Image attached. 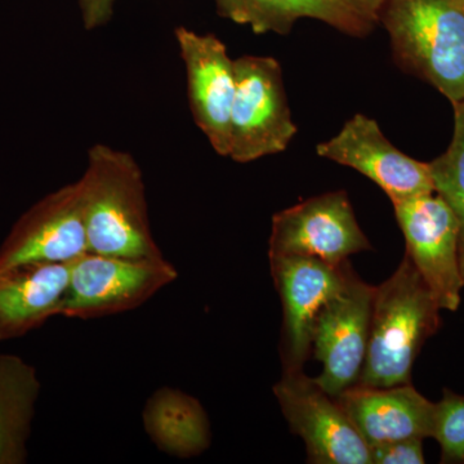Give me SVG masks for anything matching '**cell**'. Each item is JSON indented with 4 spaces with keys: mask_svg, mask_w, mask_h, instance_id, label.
Wrapping results in <instances>:
<instances>
[{
    "mask_svg": "<svg viewBox=\"0 0 464 464\" xmlns=\"http://www.w3.org/2000/svg\"><path fill=\"white\" fill-rule=\"evenodd\" d=\"M81 185L90 252L132 259L163 258L150 226L141 167L130 152L96 143Z\"/></svg>",
    "mask_w": 464,
    "mask_h": 464,
    "instance_id": "1",
    "label": "cell"
},
{
    "mask_svg": "<svg viewBox=\"0 0 464 464\" xmlns=\"http://www.w3.org/2000/svg\"><path fill=\"white\" fill-rule=\"evenodd\" d=\"M440 310L432 290L405 255L395 273L374 286L368 350L357 384L411 383L415 359L438 332Z\"/></svg>",
    "mask_w": 464,
    "mask_h": 464,
    "instance_id": "2",
    "label": "cell"
},
{
    "mask_svg": "<svg viewBox=\"0 0 464 464\" xmlns=\"http://www.w3.org/2000/svg\"><path fill=\"white\" fill-rule=\"evenodd\" d=\"M380 21L402 69L464 100V0H386Z\"/></svg>",
    "mask_w": 464,
    "mask_h": 464,
    "instance_id": "3",
    "label": "cell"
},
{
    "mask_svg": "<svg viewBox=\"0 0 464 464\" xmlns=\"http://www.w3.org/2000/svg\"><path fill=\"white\" fill-rule=\"evenodd\" d=\"M228 158L246 164L288 149L297 133L282 66L274 57L246 54L235 60Z\"/></svg>",
    "mask_w": 464,
    "mask_h": 464,
    "instance_id": "4",
    "label": "cell"
},
{
    "mask_svg": "<svg viewBox=\"0 0 464 464\" xmlns=\"http://www.w3.org/2000/svg\"><path fill=\"white\" fill-rule=\"evenodd\" d=\"M179 277L166 257L132 259L88 252L70 266L60 316L91 320L128 313Z\"/></svg>",
    "mask_w": 464,
    "mask_h": 464,
    "instance_id": "5",
    "label": "cell"
},
{
    "mask_svg": "<svg viewBox=\"0 0 464 464\" xmlns=\"http://www.w3.org/2000/svg\"><path fill=\"white\" fill-rule=\"evenodd\" d=\"M290 431L314 464H372L371 451L337 400L304 371L284 372L274 386Z\"/></svg>",
    "mask_w": 464,
    "mask_h": 464,
    "instance_id": "6",
    "label": "cell"
},
{
    "mask_svg": "<svg viewBox=\"0 0 464 464\" xmlns=\"http://www.w3.org/2000/svg\"><path fill=\"white\" fill-rule=\"evenodd\" d=\"M406 253L432 290L441 310L457 311L464 286L459 262V224L436 192L392 204Z\"/></svg>",
    "mask_w": 464,
    "mask_h": 464,
    "instance_id": "7",
    "label": "cell"
},
{
    "mask_svg": "<svg viewBox=\"0 0 464 464\" xmlns=\"http://www.w3.org/2000/svg\"><path fill=\"white\" fill-rule=\"evenodd\" d=\"M371 249L343 190L326 192L277 212L268 240V257L307 256L333 265Z\"/></svg>",
    "mask_w": 464,
    "mask_h": 464,
    "instance_id": "8",
    "label": "cell"
},
{
    "mask_svg": "<svg viewBox=\"0 0 464 464\" xmlns=\"http://www.w3.org/2000/svg\"><path fill=\"white\" fill-rule=\"evenodd\" d=\"M271 275L283 304L280 355L284 372L304 371L313 348L314 323L353 274L350 262L333 265L307 256H275Z\"/></svg>",
    "mask_w": 464,
    "mask_h": 464,
    "instance_id": "9",
    "label": "cell"
},
{
    "mask_svg": "<svg viewBox=\"0 0 464 464\" xmlns=\"http://www.w3.org/2000/svg\"><path fill=\"white\" fill-rule=\"evenodd\" d=\"M374 286L355 273L344 288L317 314L313 348L323 364L317 383L333 398L359 383L364 368L371 328Z\"/></svg>",
    "mask_w": 464,
    "mask_h": 464,
    "instance_id": "10",
    "label": "cell"
},
{
    "mask_svg": "<svg viewBox=\"0 0 464 464\" xmlns=\"http://www.w3.org/2000/svg\"><path fill=\"white\" fill-rule=\"evenodd\" d=\"M90 252L79 181L27 209L0 246V271L30 262L72 264Z\"/></svg>",
    "mask_w": 464,
    "mask_h": 464,
    "instance_id": "11",
    "label": "cell"
},
{
    "mask_svg": "<svg viewBox=\"0 0 464 464\" xmlns=\"http://www.w3.org/2000/svg\"><path fill=\"white\" fill-rule=\"evenodd\" d=\"M319 157L364 174L392 204L435 192L429 163L415 160L392 145L374 119L356 114L340 133L316 146Z\"/></svg>",
    "mask_w": 464,
    "mask_h": 464,
    "instance_id": "12",
    "label": "cell"
},
{
    "mask_svg": "<svg viewBox=\"0 0 464 464\" xmlns=\"http://www.w3.org/2000/svg\"><path fill=\"white\" fill-rule=\"evenodd\" d=\"M174 36L185 65L192 118L217 154L228 158L231 109L237 90L235 60L213 34L179 26Z\"/></svg>",
    "mask_w": 464,
    "mask_h": 464,
    "instance_id": "13",
    "label": "cell"
},
{
    "mask_svg": "<svg viewBox=\"0 0 464 464\" xmlns=\"http://www.w3.org/2000/svg\"><path fill=\"white\" fill-rule=\"evenodd\" d=\"M335 400L369 448L398 440L432 439L436 404L411 383L392 387L356 384Z\"/></svg>",
    "mask_w": 464,
    "mask_h": 464,
    "instance_id": "14",
    "label": "cell"
},
{
    "mask_svg": "<svg viewBox=\"0 0 464 464\" xmlns=\"http://www.w3.org/2000/svg\"><path fill=\"white\" fill-rule=\"evenodd\" d=\"M70 266L30 262L0 271V342L24 337L60 316Z\"/></svg>",
    "mask_w": 464,
    "mask_h": 464,
    "instance_id": "15",
    "label": "cell"
},
{
    "mask_svg": "<svg viewBox=\"0 0 464 464\" xmlns=\"http://www.w3.org/2000/svg\"><path fill=\"white\" fill-rule=\"evenodd\" d=\"M221 16L239 25L249 26L256 34L288 35L301 18H313L351 36L373 32L371 18L341 0H215Z\"/></svg>",
    "mask_w": 464,
    "mask_h": 464,
    "instance_id": "16",
    "label": "cell"
},
{
    "mask_svg": "<svg viewBox=\"0 0 464 464\" xmlns=\"http://www.w3.org/2000/svg\"><path fill=\"white\" fill-rule=\"evenodd\" d=\"M142 424L152 444L179 459L207 451L212 430L204 406L194 396L173 387H160L145 402Z\"/></svg>",
    "mask_w": 464,
    "mask_h": 464,
    "instance_id": "17",
    "label": "cell"
},
{
    "mask_svg": "<svg viewBox=\"0 0 464 464\" xmlns=\"http://www.w3.org/2000/svg\"><path fill=\"white\" fill-rule=\"evenodd\" d=\"M42 383L23 357L0 353V464H24Z\"/></svg>",
    "mask_w": 464,
    "mask_h": 464,
    "instance_id": "18",
    "label": "cell"
},
{
    "mask_svg": "<svg viewBox=\"0 0 464 464\" xmlns=\"http://www.w3.org/2000/svg\"><path fill=\"white\" fill-rule=\"evenodd\" d=\"M454 106V132L444 154L430 164L433 188L459 224V262L464 279V100Z\"/></svg>",
    "mask_w": 464,
    "mask_h": 464,
    "instance_id": "19",
    "label": "cell"
},
{
    "mask_svg": "<svg viewBox=\"0 0 464 464\" xmlns=\"http://www.w3.org/2000/svg\"><path fill=\"white\" fill-rule=\"evenodd\" d=\"M432 439L441 448L442 463H464V396L444 390L436 402Z\"/></svg>",
    "mask_w": 464,
    "mask_h": 464,
    "instance_id": "20",
    "label": "cell"
},
{
    "mask_svg": "<svg viewBox=\"0 0 464 464\" xmlns=\"http://www.w3.org/2000/svg\"><path fill=\"white\" fill-rule=\"evenodd\" d=\"M372 464H423V440L405 439L369 448Z\"/></svg>",
    "mask_w": 464,
    "mask_h": 464,
    "instance_id": "21",
    "label": "cell"
},
{
    "mask_svg": "<svg viewBox=\"0 0 464 464\" xmlns=\"http://www.w3.org/2000/svg\"><path fill=\"white\" fill-rule=\"evenodd\" d=\"M116 0H79L82 20L87 30H96L109 23Z\"/></svg>",
    "mask_w": 464,
    "mask_h": 464,
    "instance_id": "22",
    "label": "cell"
},
{
    "mask_svg": "<svg viewBox=\"0 0 464 464\" xmlns=\"http://www.w3.org/2000/svg\"><path fill=\"white\" fill-rule=\"evenodd\" d=\"M344 5L356 9L359 14L371 18L374 23H378L382 8H383L386 0H341Z\"/></svg>",
    "mask_w": 464,
    "mask_h": 464,
    "instance_id": "23",
    "label": "cell"
}]
</instances>
